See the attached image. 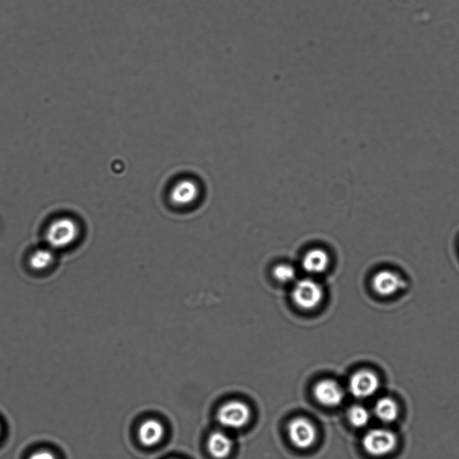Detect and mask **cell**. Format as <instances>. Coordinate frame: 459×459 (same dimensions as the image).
Returning <instances> with one entry per match:
<instances>
[{"mask_svg": "<svg viewBox=\"0 0 459 459\" xmlns=\"http://www.w3.org/2000/svg\"><path fill=\"white\" fill-rule=\"evenodd\" d=\"M233 440L223 433H212L208 440L209 453L215 458L223 459L228 457L233 451Z\"/></svg>", "mask_w": 459, "mask_h": 459, "instance_id": "obj_10", "label": "cell"}, {"mask_svg": "<svg viewBox=\"0 0 459 459\" xmlns=\"http://www.w3.org/2000/svg\"><path fill=\"white\" fill-rule=\"evenodd\" d=\"M78 228L77 224L70 218L56 220L47 231V240L53 248H64L70 245L77 239Z\"/></svg>", "mask_w": 459, "mask_h": 459, "instance_id": "obj_4", "label": "cell"}, {"mask_svg": "<svg viewBox=\"0 0 459 459\" xmlns=\"http://www.w3.org/2000/svg\"><path fill=\"white\" fill-rule=\"evenodd\" d=\"M329 265V254L324 249H313L309 251L302 258V265L305 272L311 274H320L327 270Z\"/></svg>", "mask_w": 459, "mask_h": 459, "instance_id": "obj_9", "label": "cell"}, {"mask_svg": "<svg viewBox=\"0 0 459 459\" xmlns=\"http://www.w3.org/2000/svg\"><path fill=\"white\" fill-rule=\"evenodd\" d=\"M398 445V437L391 430L387 429L371 430L362 439L364 451L375 458L386 457L391 454Z\"/></svg>", "mask_w": 459, "mask_h": 459, "instance_id": "obj_1", "label": "cell"}, {"mask_svg": "<svg viewBox=\"0 0 459 459\" xmlns=\"http://www.w3.org/2000/svg\"><path fill=\"white\" fill-rule=\"evenodd\" d=\"M374 414L378 419L384 423H391L398 419L399 407L398 403L391 398H382L376 402Z\"/></svg>", "mask_w": 459, "mask_h": 459, "instance_id": "obj_13", "label": "cell"}, {"mask_svg": "<svg viewBox=\"0 0 459 459\" xmlns=\"http://www.w3.org/2000/svg\"><path fill=\"white\" fill-rule=\"evenodd\" d=\"M288 433L293 444L301 449L311 448L317 439V430L313 424L302 417L290 421Z\"/></svg>", "mask_w": 459, "mask_h": 459, "instance_id": "obj_7", "label": "cell"}, {"mask_svg": "<svg viewBox=\"0 0 459 459\" xmlns=\"http://www.w3.org/2000/svg\"><path fill=\"white\" fill-rule=\"evenodd\" d=\"M0 433H1V427H0Z\"/></svg>", "mask_w": 459, "mask_h": 459, "instance_id": "obj_18", "label": "cell"}, {"mask_svg": "<svg viewBox=\"0 0 459 459\" xmlns=\"http://www.w3.org/2000/svg\"><path fill=\"white\" fill-rule=\"evenodd\" d=\"M407 282L391 270L378 271L371 280V288L382 298H390L407 288Z\"/></svg>", "mask_w": 459, "mask_h": 459, "instance_id": "obj_3", "label": "cell"}, {"mask_svg": "<svg viewBox=\"0 0 459 459\" xmlns=\"http://www.w3.org/2000/svg\"><path fill=\"white\" fill-rule=\"evenodd\" d=\"M293 302L305 311L314 310L321 304L324 297L322 286L316 281L305 279L298 281L293 286Z\"/></svg>", "mask_w": 459, "mask_h": 459, "instance_id": "obj_2", "label": "cell"}, {"mask_svg": "<svg viewBox=\"0 0 459 459\" xmlns=\"http://www.w3.org/2000/svg\"><path fill=\"white\" fill-rule=\"evenodd\" d=\"M139 435L143 445L155 446L160 442L164 436V427L158 421L148 420L140 427Z\"/></svg>", "mask_w": 459, "mask_h": 459, "instance_id": "obj_12", "label": "cell"}, {"mask_svg": "<svg viewBox=\"0 0 459 459\" xmlns=\"http://www.w3.org/2000/svg\"><path fill=\"white\" fill-rule=\"evenodd\" d=\"M251 411L248 405L240 401H231L224 404L217 413L218 421L221 426L231 429H240L249 423Z\"/></svg>", "mask_w": 459, "mask_h": 459, "instance_id": "obj_5", "label": "cell"}, {"mask_svg": "<svg viewBox=\"0 0 459 459\" xmlns=\"http://www.w3.org/2000/svg\"><path fill=\"white\" fill-rule=\"evenodd\" d=\"M29 459H56V458L54 457V455L52 454V453L46 451H42L34 453V454L31 456Z\"/></svg>", "mask_w": 459, "mask_h": 459, "instance_id": "obj_17", "label": "cell"}, {"mask_svg": "<svg viewBox=\"0 0 459 459\" xmlns=\"http://www.w3.org/2000/svg\"><path fill=\"white\" fill-rule=\"evenodd\" d=\"M348 419L352 426L362 428L370 423L371 414L367 408L360 405H355L349 409Z\"/></svg>", "mask_w": 459, "mask_h": 459, "instance_id": "obj_14", "label": "cell"}, {"mask_svg": "<svg viewBox=\"0 0 459 459\" xmlns=\"http://www.w3.org/2000/svg\"><path fill=\"white\" fill-rule=\"evenodd\" d=\"M199 196V189L194 182L181 181L171 192V201L178 205H188L194 202Z\"/></svg>", "mask_w": 459, "mask_h": 459, "instance_id": "obj_11", "label": "cell"}, {"mask_svg": "<svg viewBox=\"0 0 459 459\" xmlns=\"http://www.w3.org/2000/svg\"><path fill=\"white\" fill-rule=\"evenodd\" d=\"M54 256L49 249H38L30 258L31 267L36 270H42L52 264Z\"/></svg>", "mask_w": 459, "mask_h": 459, "instance_id": "obj_15", "label": "cell"}, {"mask_svg": "<svg viewBox=\"0 0 459 459\" xmlns=\"http://www.w3.org/2000/svg\"><path fill=\"white\" fill-rule=\"evenodd\" d=\"M273 274L279 282L288 283L295 279L296 270L291 265L280 264L274 268Z\"/></svg>", "mask_w": 459, "mask_h": 459, "instance_id": "obj_16", "label": "cell"}, {"mask_svg": "<svg viewBox=\"0 0 459 459\" xmlns=\"http://www.w3.org/2000/svg\"><path fill=\"white\" fill-rule=\"evenodd\" d=\"M314 396L324 407H335L341 404L345 394L339 383L332 380H324L315 386Z\"/></svg>", "mask_w": 459, "mask_h": 459, "instance_id": "obj_8", "label": "cell"}, {"mask_svg": "<svg viewBox=\"0 0 459 459\" xmlns=\"http://www.w3.org/2000/svg\"><path fill=\"white\" fill-rule=\"evenodd\" d=\"M349 389L356 398H369L380 389V378L371 370L356 371L350 379Z\"/></svg>", "mask_w": 459, "mask_h": 459, "instance_id": "obj_6", "label": "cell"}]
</instances>
